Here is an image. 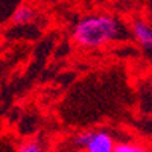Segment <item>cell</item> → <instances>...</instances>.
Instances as JSON below:
<instances>
[{
  "label": "cell",
  "instance_id": "obj_6",
  "mask_svg": "<svg viewBox=\"0 0 152 152\" xmlns=\"http://www.w3.org/2000/svg\"><path fill=\"white\" fill-rule=\"evenodd\" d=\"M17 152H43V146L37 140H29V142L21 143L18 146Z\"/></svg>",
  "mask_w": 152,
  "mask_h": 152
},
{
  "label": "cell",
  "instance_id": "obj_2",
  "mask_svg": "<svg viewBox=\"0 0 152 152\" xmlns=\"http://www.w3.org/2000/svg\"><path fill=\"white\" fill-rule=\"evenodd\" d=\"M131 34L143 52L152 58V24L145 20H135L131 24Z\"/></svg>",
  "mask_w": 152,
  "mask_h": 152
},
{
  "label": "cell",
  "instance_id": "obj_4",
  "mask_svg": "<svg viewBox=\"0 0 152 152\" xmlns=\"http://www.w3.org/2000/svg\"><path fill=\"white\" fill-rule=\"evenodd\" d=\"M35 17H37V11L31 5H20L12 14V23L15 26H24V24L32 23Z\"/></svg>",
  "mask_w": 152,
  "mask_h": 152
},
{
  "label": "cell",
  "instance_id": "obj_3",
  "mask_svg": "<svg viewBox=\"0 0 152 152\" xmlns=\"http://www.w3.org/2000/svg\"><path fill=\"white\" fill-rule=\"evenodd\" d=\"M114 145H116V142L110 134L104 131H94L90 142L87 143L84 149L85 152H113Z\"/></svg>",
  "mask_w": 152,
  "mask_h": 152
},
{
  "label": "cell",
  "instance_id": "obj_1",
  "mask_svg": "<svg viewBox=\"0 0 152 152\" xmlns=\"http://www.w3.org/2000/svg\"><path fill=\"white\" fill-rule=\"evenodd\" d=\"M125 35L123 23L110 14H93L81 18L75 24L72 38L85 49H94L122 40Z\"/></svg>",
  "mask_w": 152,
  "mask_h": 152
},
{
  "label": "cell",
  "instance_id": "obj_7",
  "mask_svg": "<svg viewBox=\"0 0 152 152\" xmlns=\"http://www.w3.org/2000/svg\"><path fill=\"white\" fill-rule=\"evenodd\" d=\"M93 132H94V131H82V132H78V134L75 135V138H73L75 145L78 146V148H82V149H84V148L87 146V143L90 142Z\"/></svg>",
  "mask_w": 152,
  "mask_h": 152
},
{
  "label": "cell",
  "instance_id": "obj_5",
  "mask_svg": "<svg viewBox=\"0 0 152 152\" xmlns=\"http://www.w3.org/2000/svg\"><path fill=\"white\" fill-rule=\"evenodd\" d=\"M113 152H151V151L146 146L134 143V142H120L114 145Z\"/></svg>",
  "mask_w": 152,
  "mask_h": 152
}]
</instances>
